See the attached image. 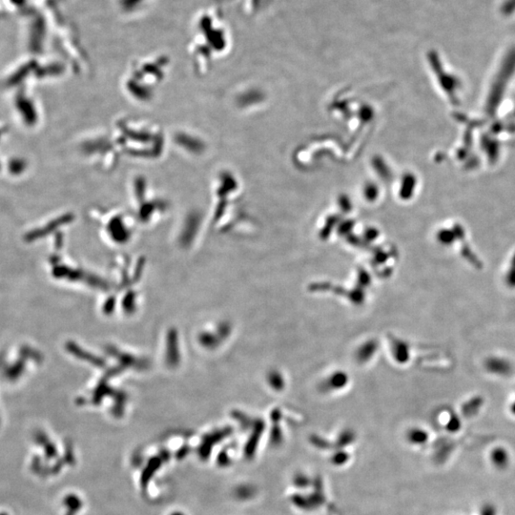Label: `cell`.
Here are the masks:
<instances>
[{"instance_id":"6da1fadb","label":"cell","mask_w":515,"mask_h":515,"mask_svg":"<svg viewBox=\"0 0 515 515\" xmlns=\"http://www.w3.org/2000/svg\"><path fill=\"white\" fill-rule=\"evenodd\" d=\"M488 369L495 373H506L509 371V365L502 360L491 359L488 363Z\"/></svg>"}]
</instances>
